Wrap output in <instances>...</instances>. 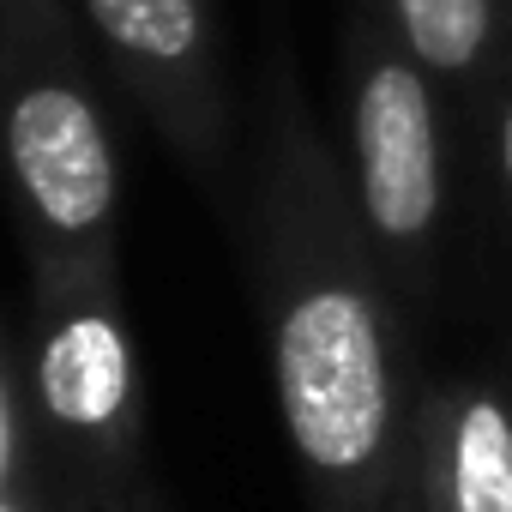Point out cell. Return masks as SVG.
I'll return each mask as SVG.
<instances>
[{
    "label": "cell",
    "mask_w": 512,
    "mask_h": 512,
    "mask_svg": "<svg viewBox=\"0 0 512 512\" xmlns=\"http://www.w3.org/2000/svg\"><path fill=\"white\" fill-rule=\"evenodd\" d=\"M247 260L266 320L272 392L314 512H398L410 488L416 392L404 302L320 133L290 49L260 85Z\"/></svg>",
    "instance_id": "6da1fadb"
},
{
    "label": "cell",
    "mask_w": 512,
    "mask_h": 512,
    "mask_svg": "<svg viewBox=\"0 0 512 512\" xmlns=\"http://www.w3.org/2000/svg\"><path fill=\"white\" fill-rule=\"evenodd\" d=\"M0 175L31 272H121V151L73 0H0Z\"/></svg>",
    "instance_id": "7a4b0ae2"
},
{
    "label": "cell",
    "mask_w": 512,
    "mask_h": 512,
    "mask_svg": "<svg viewBox=\"0 0 512 512\" xmlns=\"http://www.w3.org/2000/svg\"><path fill=\"white\" fill-rule=\"evenodd\" d=\"M25 380L61 512H163L121 272H31Z\"/></svg>",
    "instance_id": "3957f363"
},
{
    "label": "cell",
    "mask_w": 512,
    "mask_h": 512,
    "mask_svg": "<svg viewBox=\"0 0 512 512\" xmlns=\"http://www.w3.org/2000/svg\"><path fill=\"white\" fill-rule=\"evenodd\" d=\"M338 97H344V175L362 211V229L404 308L434 296L440 241L452 217L446 169V91L398 43L374 0H356L338 43Z\"/></svg>",
    "instance_id": "277c9868"
},
{
    "label": "cell",
    "mask_w": 512,
    "mask_h": 512,
    "mask_svg": "<svg viewBox=\"0 0 512 512\" xmlns=\"http://www.w3.org/2000/svg\"><path fill=\"white\" fill-rule=\"evenodd\" d=\"M73 7L109 61V79L139 103L163 145L199 181H223L235 151V97L217 0H73Z\"/></svg>",
    "instance_id": "5b68a950"
},
{
    "label": "cell",
    "mask_w": 512,
    "mask_h": 512,
    "mask_svg": "<svg viewBox=\"0 0 512 512\" xmlns=\"http://www.w3.org/2000/svg\"><path fill=\"white\" fill-rule=\"evenodd\" d=\"M416 512H512V386L440 374L416 392L410 434Z\"/></svg>",
    "instance_id": "8992f818"
},
{
    "label": "cell",
    "mask_w": 512,
    "mask_h": 512,
    "mask_svg": "<svg viewBox=\"0 0 512 512\" xmlns=\"http://www.w3.org/2000/svg\"><path fill=\"white\" fill-rule=\"evenodd\" d=\"M440 91L482 97L512 49V0H374Z\"/></svg>",
    "instance_id": "52a82bcc"
},
{
    "label": "cell",
    "mask_w": 512,
    "mask_h": 512,
    "mask_svg": "<svg viewBox=\"0 0 512 512\" xmlns=\"http://www.w3.org/2000/svg\"><path fill=\"white\" fill-rule=\"evenodd\" d=\"M0 512H61V494L37 440L25 344L13 338L7 320H0Z\"/></svg>",
    "instance_id": "ba28073f"
},
{
    "label": "cell",
    "mask_w": 512,
    "mask_h": 512,
    "mask_svg": "<svg viewBox=\"0 0 512 512\" xmlns=\"http://www.w3.org/2000/svg\"><path fill=\"white\" fill-rule=\"evenodd\" d=\"M482 103H488V151H494V181H500V193H506V205H512V49H506L500 73H494V85L482 91Z\"/></svg>",
    "instance_id": "9c48e42d"
},
{
    "label": "cell",
    "mask_w": 512,
    "mask_h": 512,
    "mask_svg": "<svg viewBox=\"0 0 512 512\" xmlns=\"http://www.w3.org/2000/svg\"><path fill=\"white\" fill-rule=\"evenodd\" d=\"M398 512H416V500H404V506H398Z\"/></svg>",
    "instance_id": "30bf717a"
}]
</instances>
